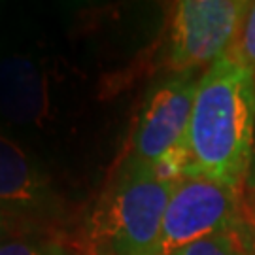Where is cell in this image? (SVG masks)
I'll return each mask as SVG.
<instances>
[{"label":"cell","instance_id":"1","mask_svg":"<svg viewBox=\"0 0 255 255\" xmlns=\"http://www.w3.org/2000/svg\"><path fill=\"white\" fill-rule=\"evenodd\" d=\"M254 140L255 70L233 47L199 78L185 136V176L238 189L248 176Z\"/></svg>","mask_w":255,"mask_h":255},{"label":"cell","instance_id":"2","mask_svg":"<svg viewBox=\"0 0 255 255\" xmlns=\"http://www.w3.org/2000/svg\"><path fill=\"white\" fill-rule=\"evenodd\" d=\"M174 185L153 166L127 157L91 214V255H157Z\"/></svg>","mask_w":255,"mask_h":255},{"label":"cell","instance_id":"3","mask_svg":"<svg viewBox=\"0 0 255 255\" xmlns=\"http://www.w3.org/2000/svg\"><path fill=\"white\" fill-rule=\"evenodd\" d=\"M250 2L182 0L172 9L168 28V64L176 74L195 72L237 46Z\"/></svg>","mask_w":255,"mask_h":255},{"label":"cell","instance_id":"4","mask_svg":"<svg viewBox=\"0 0 255 255\" xmlns=\"http://www.w3.org/2000/svg\"><path fill=\"white\" fill-rule=\"evenodd\" d=\"M242 227L237 187L202 176H185L176 182L170 195L157 255H168L197 240L237 233Z\"/></svg>","mask_w":255,"mask_h":255},{"label":"cell","instance_id":"5","mask_svg":"<svg viewBox=\"0 0 255 255\" xmlns=\"http://www.w3.org/2000/svg\"><path fill=\"white\" fill-rule=\"evenodd\" d=\"M197 83L193 72H180L155 87L138 116L128 157L155 166L185 147Z\"/></svg>","mask_w":255,"mask_h":255},{"label":"cell","instance_id":"6","mask_svg":"<svg viewBox=\"0 0 255 255\" xmlns=\"http://www.w3.org/2000/svg\"><path fill=\"white\" fill-rule=\"evenodd\" d=\"M0 212L23 229L57 221L61 204L46 174L23 147L0 134Z\"/></svg>","mask_w":255,"mask_h":255},{"label":"cell","instance_id":"7","mask_svg":"<svg viewBox=\"0 0 255 255\" xmlns=\"http://www.w3.org/2000/svg\"><path fill=\"white\" fill-rule=\"evenodd\" d=\"M44 108V85L36 66L21 57L0 61V112L15 121H34Z\"/></svg>","mask_w":255,"mask_h":255},{"label":"cell","instance_id":"8","mask_svg":"<svg viewBox=\"0 0 255 255\" xmlns=\"http://www.w3.org/2000/svg\"><path fill=\"white\" fill-rule=\"evenodd\" d=\"M0 255H74L57 240L42 231L23 229L19 233L9 231L0 240Z\"/></svg>","mask_w":255,"mask_h":255},{"label":"cell","instance_id":"9","mask_svg":"<svg viewBox=\"0 0 255 255\" xmlns=\"http://www.w3.org/2000/svg\"><path fill=\"white\" fill-rule=\"evenodd\" d=\"M168 255H248V250L240 237V231H237L202 238Z\"/></svg>","mask_w":255,"mask_h":255},{"label":"cell","instance_id":"10","mask_svg":"<svg viewBox=\"0 0 255 255\" xmlns=\"http://www.w3.org/2000/svg\"><path fill=\"white\" fill-rule=\"evenodd\" d=\"M235 49L254 66L255 70V4H252V8L248 11L244 27L240 30V42L235 46Z\"/></svg>","mask_w":255,"mask_h":255},{"label":"cell","instance_id":"11","mask_svg":"<svg viewBox=\"0 0 255 255\" xmlns=\"http://www.w3.org/2000/svg\"><path fill=\"white\" fill-rule=\"evenodd\" d=\"M240 237L244 240V246L248 250V255H255V229L244 227L240 229Z\"/></svg>","mask_w":255,"mask_h":255},{"label":"cell","instance_id":"12","mask_svg":"<svg viewBox=\"0 0 255 255\" xmlns=\"http://www.w3.org/2000/svg\"><path fill=\"white\" fill-rule=\"evenodd\" d=\"M246 182H248V187L255 191V140H254V149H252V161H250V168H248Z\"/></svg>","mask_w":255,"mask_h":255},{"label":"cell","instance_id":"13","mask_svg":"<svg viewBox=\"0 0 255 255\" xmlns=\"http://www.w3.org/2000/svg\"><path fill=\"white\" fill-rule=\"evenodd\" d=\"M8 223L11 225V221H9V219L6 218L2 212H0V240H2V238H4L9 233V231H8Z\"/></svg>","mask_w":255,"mask_h":255}]
</instances>
